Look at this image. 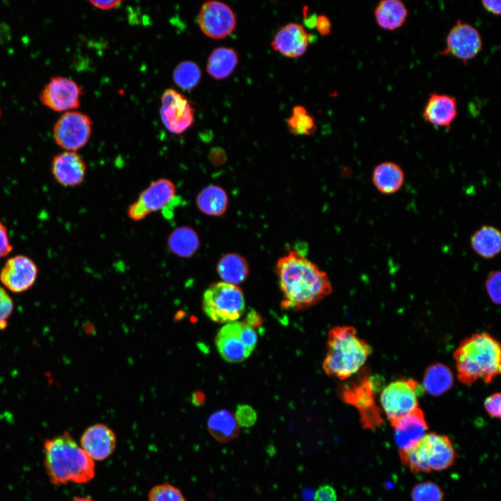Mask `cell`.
I'll use <instances>...</instances> for the list:
<instances>
[{"label": "cell", "instance_id": "obj_19", "mask_svg": "<svg viewBox=\"0 0 501 501\" xmlns=\"http://www.w3.org/2000/svg\"><path fill=\"white\" fill-rule=\"evenodd\" d=\"M390 425L394 429V438L398 451L413 447L429 429L424 414L419 407Z\"/></svg>", "mask_w": 501, "mask_h": 501}, {"label": "cell", "instance_id": "obj_13", "mask_svg": "<svg viewBox=\"0 0 501 501\" xmlns=\"http://www.w3.org/2000/svg\"><path fill=\"white\" fill-rule=\"evenodd\" d=\"M202 32L213 39H223L230 35L237 24L236 16L226 3L211 0L205 2L198 15Z\"/></svg>", "mask_w": 501, "mask_h": 501}, {"label": "cell", "instance_id": "obj_25", "mask_svg": "<svg viewBox=\"0 0 501 501\" xmlns=\"http://www.w3.org/2000/svg\"><path fill=\"white\" fill-rule=\"evenodd\" d=\"M473 250L486 260L496 257L501 250V233L495 227L484 225L477 229L470 237Z\"/></svg>", "mask_w": 501, "mask_h": 501}, {"label": "cell", "instance_id": "obj_3", "mask_svg": "<svg viewBox=\"0 0 501 501\" xmlns=\"http://www.w3.org/2000/svg\"><path fill=\"white\" fill-rule=\"evenodd\" d=\"M457 378L465 385L477 380L488 383L500 373V342L486 333L463 339L454 352Z\"/></svg>", "mask_w": 501, "mask_h": 501}, {"label": "cell", "instance_id": "obj_22", "mask_svg": "<svg viewBox=\"0 0 501 501\" xmlns=\"http://www.w3.org/2000/svg\"><path fill=\"white\" fill-rule=\"evenodd\" d=\"M372 180L380 193L390 195L401 189L405 181V174L397 163L383 161L374 168Z\"/></svg>", "mask_w": 501, "mask_h": 501}, {"label": "cell", "instance_id": "obj_24", "mask_svg": "<svg viewBox=\"0 0 501 501\" xmlns=\"http://www.w3.org/2000/svg\"><path fill=\"white\" fill-rule=\"evenodd\" d=\"M200 246V237L197 232L189 226H180L175 228L168 235L167 246L175 255L189 258L198 250Z\"/></svg>", "mask_w": 501, "mask_h": 501}, {"label": "cell", "instance_id": "obj_18", "mask_svg": "<svg viewBox=\"0 0 501 501\" xmlns=\"http://www.w3.org/2000/svg\"><path fill=\"white\" fill-rule=\"evenodd\" d=\"M51 173L58 183L63 186L81 185L86 175V166L76 152L63 151L56 154L51 162Z\"/></svg>", "mask_w": 501, "mask_h": 501}, {"label": "cell", "instance_id": "obj_12", "mask_svg": "<svg viewBox=\"0 0 501 501\" xmlns=\"http://www.w3.org/2000/svg\"><path fill=\"white\" fill-rule=\"evenodd\" d=\"M482 45L479 31L472 25L457 20L449 31L445 39V47L440 54L451 55L466 65L479 54Z\"/></svg>", "mask_w": 501, "mask_h": 501}, {"label": "cell", "instance_id": "obj_31", "mask_svg": "<svg viewBox=\"0 0 501 501\" xmlns=\"http://www.w3.org/2000/svg\"><path fill=\"white\" fill-rule=\"evenodd\" d=\"M286 124L289 132L296 136H311L317 128L315 118L301 105L292 108L291 115L286 119Z\"/></svg>", "mask_w": 501, "mask_h": 501}, {"label": "cell", "instance_id": "obj_34", "mask_svg": "<svg viewBox=\"0 0 501 501\" xmlns=\"http://www.w3.org/2000/svg\"><path fill=\"white\" fill-rule=\"evenodd\" d=\"M148 498V501H186L178 488L168 483L152 487Z\"/></svg>", "mask_w": 501, "mask_h": 501}, {"label": "cell", "instance_id": "obj_35", "mask_svg": "<svg viewBox=\"0 0 501 501\" xmlns=\"http://www.w3.org/2000/svg\"><path fill=\"white\" fill-rule=\"evenodd\" d=\"M500 285V271L497 270L490 272L485 281V288L491 300L497 305H500L501 300Z\"/></svg>", "mask_w": 501, "mask_h": 501}, {"label": "cell", "instance_id": "obj_45", "mask_svg": "<svg viewBox=\"0 0 501 501\" xmlns=\"http://www.w3.org/2000/svg\"><path fill=\"white\" fill-rule=\"evenodd\" d=\"M96 8L101 10H110L117 7L121 1H90Z\"/></svg>", "mask_w": 501, "mask_h": 501}, {"label": "cell", "instance_id": "obj_37", "mask_svg": "<svg viewBox=\"0 0 501 501\" xmlns=\"http://www.w3.org/2000/svg\"><path fill=\"white\" fill-rule=\"evenodd\" d=\"M234 418L237 424L241 427H250L257 420V413L251 406L240 404L237 406Z\"/></svg>", "mask_w": 501, "mask_h": 501}, {"label": "cell", "instance_id": "obj_40", "mask_svg": "<svg viewBox=\"0 0 501 501\" xmlns=\"http://www.w3.org/2000/svg\"><path fill=\"white\" fill-rule=\"evenodd\" d=\"M315 501H337L334 488L328 484L320 486L314 494Z\"/></svg>", "mask_w": 501, "mask_h": 501}, {"label": "cell", "instance_id": "obj_29", "mask_svg": "<svg viewBox=\"0 0 501 501\" xmlns=\"http://www.w3.org/2000/svg\"><path fill=\"white\" fill-rule=\"evenodd\" d=\"M216 271L223 282L237 285L248 277L249 267L244 257L237 253H227L218 261Z\"/></svg>", "mask_w": 501, "mask_h": 501}, {"label": "cell", "instance_id": "obj_15", "mask_svg": "<svg viewBox=\"0 0 501 501\" xmlns=\"http://www.w3.org/2000/svg\"><path fill=\"white\" fill-rule=\"evenodd\" d=\"M38 267L30 257L17 255L8 258L0 271V281L13 293L29 289L38 277Z\"/></svg>", "mask_w": 501, "mask_h": 501}, {"label": "cell", "instance_id": "obj_23", "mask_svg": "<svg viewBox=\"0 0 501 501\" xmlns=\"http://www.w3.org/2000/svg\"><path fill=\"white\" fill-rule=\"evenodd\" d=\"M374 15L377 25L385 30L395 31L406 22L408 10L400 0H382L374 8Z\"/></svg>", "mask_w": 501, "mask_h": 501}, {"label": "cell", "instance_id": "obj_47", "mask_svg": "<svg viewBox=\"0 0 501 501\" xmlns=\"http://www.w3.org/2000/svg\"><path fill=\"white\" fill-rule=\"evenodd\" d=\"M72 501H95L90 498L86 497V496H77L75 497L73 500Z\"/></svg>", "mask_w": 501, "mask_h": 501}, {"label": "cell", "instance_id": "obj_32", "mask_svg": "<svg viewBox=\"0 0 501 501\" xmlns=\"http://www.w3.org/2000/svg\"><path fill=\"white\" fill-rule=\"evenodd\" d=\"M201 74V70L196 63L186 61L177 65L173 71V78L180 88L190 90L199 84Z\"/></svg>", "mask_w": 501, "mask_h": 501}, {"label": "cell", "instance_id": "obj_14", "mask_svg": "<svg viewBox=\"0 0 501 501\" xmlns=\"http://www.w3.org/2000/svg\"><path fill=\"white\" fill-rule=\"evenodd\" d=\"M81 88L72 79L55 77L45 86L40 95L44 105L55 111H70L80 105Z\"/></svg>", "mask_w": 501, "mask_h": 501}, {"label": "cell", "instance_id": "obj_33", "mask_svg": "<svg viewBox=\"0 0 501 501\" xmlns=\"http://www.w3.org/2000/svg\"><path fill=\"white\" fill-rule=\"evenodd\" d=\"M411 498L413 501H444V493L437 484L427 481L413 486Z\"/></svg>", "mask_w": 501, "mask_h": 501}, {"label": "cell", "instance_id": "obj_1", "mask_svg": "<svg viewBox=\"0 0 501 501\" xmlns=\"http://www.w3.org/2000/svg\"><path fill=\"white\" fill-rule=\"evenodd\" d=\"M283 294V309L301 310L312 306L332 292L326 272L301 253L291 250L275 266Z\"/></svg>", "mask_w": 501, "mask_h": 501}, {"label": "cell", "instance_id": "obj_5", "mask_svg": "<svg viewBox=\"0 0 501 501\" xmlns=\"http://www.w3.org/2000/svg\"><path fill=\"white\" fill-rule=\"evenodd\" d=\"M398 454L401 463L414 474L446 470L456 458L451 439L435 432L426 434L413 447Z\"/></svg>", "mask_w": 501, "mask_h": 501}, {"label": "cell", "instance_id": "obj_36", "mask_svg": "<svg viewBox=\"0 0 501 501\" xmlns=\"http://www.w3.org/2000/svg\"><path fill=\"white\" fill-rule=\"evenodd\" d=\"M14 308V303L7 292L0 286V330L5 329Z\"/></svg>", "mask_w": 501, "mask_h": 501}, {"label": "cell", "instance_id": "obj_21", "mask_svg": "<svg viewBox=\"0 0 501 501\" xmlns=\"http://www.w3.org/2000/svg\"><path fill=\"white\" fill-rule=\"evenodd\" d=\"M238 321L223 326L218 332L215 342L221 356L229 363H239L250 354L241 340Z\"/></svg>", "mask_w": 501, "mask_h": 501}, {"label": "cell", "instance_id": "obj_4", "mask_svg": "<svg viewBox=\"0 0 501 501\" xmlns=\"http://www.w3.org/2000/svg\"><path fill=\"white\" fill-rule=\"evenodd\" d=\"M372 353V347L358 335L354 327L335 326L328 332L323 369L329 376L346 379L363 366Z\"/></svg>", "mask_w": 501, "mask_h": 501}, {"label": "cell", "instance_id": "obj_30", "mask_svg": "<svg viewBox=\"0 0 501 501\" xmlns=\"http://www.w3.org/2000/svg\"><path fill=\"white\" fill-rule=\"evenodd\" d=\"M454 377L450 369L441 363L429 365L423 376V390L429 395L439 396L453 385Z\"/></svg>", "mask_w": 501, "mask_h": 501}, {"label": "cell", "instance_id": "obj_38", "mask_svg": "<svg viewBox=\"0 0 501 501\" xmlns=\"http://www.w3.org/2000/svg\"><path fill=\"white\" fill-rule=\"evenodd\" d=\"M239 336L241 340L246 349L252 353L257 344V333L254 328L248 325L245 321L239 322Z\"/></svg>", "mask_w": 501, "mask_h": 501}, {"label": "cell", "instance_id": "obj_20", "mask_svg": "<svg viewBox=\"0 0 501 501\" xmlns=\"http://www.w3.org/2000/svg\"><path fill=\"white\" fill-rule=\"evenodd\" d=\"M457 116L458 104L455 97L436 92L429 94L422 113L425 121L443 128H450Z\"/></svg>", "mask_w": 501, "mask_h": 501}, {"label": "cell", "instance_id": "obj_8", "mask_svg": "<svg viewBox=\"0 0 501 501\" xmlns=\"http://www.w3.org/2000/svg\"><path fill=\"white\" fill-rule=\"evenodd\" d=\"M422 390L413 379L396 380L383 389L380 403L390 424L418 408V397Z\"/></svg>", "mask_w": 501, "mask_h": 501}, {"label": "cell", "instance_id": "obj_39", "mask_svg": "<svg viewBox=\"0 0 501 501\" xmlns=\"http://www.w3.org/2000/svg\"><path fill=\"white\" fill-rule=\"evenodd\" d=\"M501 395L499 392L488 397L484 401V408L492 418H500Z\"/></svg>", "mask_w": 501, "mask_h": 501}, {"label": "cell", "instance_id": "obj_28", "mask_svg": "<svg viewBox=\"0 0 501 501\" xmlns=\"http://www.w3.org/2000/svg\"><path fill=\"white\" fill-rule=\"evenodd\" d=\"M207 429L213 438L222 443L230 442L240 434V427L234 415L225 409L217 411L209 416Z\"/></svg>", "mask_w": 501, "mask_h": 501}, {"label": "cell", "instance_id": "obj_26", "mask_svg": "<svg viewBox=\"0 0 501 501\" xmlns=\"http://www.w3.org/2000/svg\"><path fill=\"white\" fill-rule=\"evenodd\" d=\"M196 204L202 213L209 216H221L228 209V196L222 187L209 184L198 193Z\"/></svg>", "mask_w": 501, "mask_h": 501}, {"label": "cell", "instance_id": "obj_7", "mask_svg": "<svg viewBox=\"0 0 501 501\" xmlns=\"http://www.w3.org/2000/svg\"><path fill=\"white\" fill-rule=\"evenodd\" d=\"M379 379L365 374L341 389L342 400L358 411L363 429L375 431L383 423L381 410L375 402L376 391L381 385L377 382Z\"/></svg>", "mask_w": 501, "mask_h": 501}, {"label": "cell", "instance_id": "obj_41", "mask_svg": "<svg viewBox=\"0 0 501 501\" xmlns=\"http://www.w3.org/2000/svg\"><path fill=\"white\" fill-rule=\"evenodd\" d=\"M12 250L8 230L0 220V258L7 256Z\"/></svg>", "mask_w": 501, "mask_h": 501}, {"label": "cell", "instance_id": "obj_17", "mask_svg": "<svg viewBox=\"0 0 501 501\" xmlns=\"http://www.w3.org/2000/svg\"><path fill=\"white\" fill-rule=\"evenodd\" d=\"M80 446L93 461H103L114 452L116 436L108 426L100 423L93 424L82 434Z\"/></svg>", "mask_w": 501, "mask_h": 501}, {"label": "cell", "instance_id": "obj_42", "mask_svg": "<svg viewBox=\"0 0 501 501\" xmlns=\"http://www.w3.org/2000/svg\"><path fill=\"white\" fill-rule=\"evenodd\" d=\"M315 26L318 32L322 35H329L332 29L329 18L324 14L317 15Z\"/></svg>", "mask_w": 501, "mask_h": 501}, {"label": "cell", "instance_id": "obj_9", "mask_svg": "<svg viewBox=\"0 0 501 501\" xmlns=\"http://www.w3.org/2000/svg\"><path fill=\"white\" fill-rule=\"evenodd\" d=\"M176 196V186L167 178H159L143 190L127 209L128 217L134 221L166 208Z\"/></svg>", "mask_w": 501, "mask_h": 501}, {"label": "cell", "instance_id": "obj_6", "mask_svg": "<svg viewBox=\"0 0 501 501\" xmlns=\"http://www.w3.org/2000/svg\"><path fill=\"white\" fill-rule=\"evenodd\" d=\"M202 308L207 316L215 322H234L244 312L243 292L234 285L223 281L212 283L204 292Z\"/></svg>", "mask_w": 501, "mask_h": 501}, {"label": "cell", "instance_id": "obj_46", "mask_svg": "<svg viewBox=\"0 0 501 501\" xmlns=\"http://www.w3.org/2000/svg\"><path fill=\"white\" fill-rule=\"evenodd\" d=\"M303 14L305 17V26L308 28H314L315 26L316 20L317 15L313 14L312 15H307V6L304 8L303 9Z\"/></svg>", "mask_w": 501, "mask_h": 501}, {"label": "cell", "instance_id": "obj_48", "mask_svg": "<svg viewBox=\"0 0 501 501\" xmlns=\"http://www.w3.org/2000/svg\"><path fill=\"white\" fill-rule=\"evenodd\" d=\"M0 113H1V111H0Z\"/></svg>", "mask_w": 501, "mask_h": 501}, {"label": "cell", "instance_id": "obj_16", "mask_svg": "<svg viewBox=\"0 0 501 501\" xmlns=\"http://www.w3.org/2000/svg\"><path fill=\"white\" fill-rule=\"evenodd\" d=\"M312 39V35L301 24L289 22L277 31L271 45L283 56L296 58L305 53Z\"/></svg>", "mask_w": 501, "mask_h": 501}, {"label": "cell", "instance_id": "obj_10", "mask_svg": "<svg viewBox=\"0 0 501 501\" xmlns=\"http://www.w3.org/2000/svg\"><path fill=\"white\" fill-rule=\"evenodd\" d=\"M92 125L90 117L83 113L74 111L65 112L54 127L55 141L65 151L75 152L88 143Z\"/></svg>", "mask_w": 501, "mask_h": 501}, {"label": "cell", "instance_id": "obj_2", "mask_svg": "<svg viewBox=\"0 0 501 501\" xmlns=\"http://www.w3.org/2000/svg\"><path fill=\"white\" fill-rule=\"evenodd\" d=\"M43 447L45 468L52 484H82L94 478V461L67 431L47 438Z\"/></svg>", "mask_w": 501, "mask_h": 501}, {"label": "cell", "instance_id": "obj_11", "mask_svg": "<svg viewBox=\"0 0 501 501\" xmlns=\"http://www.w3.org/2000/svg\"><path fill=\"white\" fill-rule=\"evenodd\" d=\"M161 118L172 134H181L193 123L195 110L190 101L173 88L166 89L161 96Z\"/></svg>", "mask_w": 501, "mask_h": 501}, {"label": "cell", "instance_id": "obj_44", "mask_svg": "<svg viewBox=\"0 0 501 501\" xmlns=\"http://www.w3.org/2000/svg\"><path fill=\"white\" fill-rule=\"evenodd\" d=\"M244 321L253 328L260 326L262 323V317L253 310L248 313Z\"/></svg>", "mask_w": 501, "mask_h": 501}, {"label": "cell", "instance_id": "obj_43", "mask_svg": "<svg viewBox=\"0 0 501 501\" xmlns=\"http://www.w3.org/2000/svg\"><path fill=\"white\" fill-rule=\"evenodd\" d=\"M482 4L486 11L493 15H499L501 13V1L500 0H483Z\"/></svg>", "mask_w": 501, "mask_h": 501}, {"label": "cell", "instance_id": "obj_27", "mask_svg": "<svg viewBox=\"0 0 501 501\" xmlns=\"http://www.w3.org/2000/svg\"><path fill=\"white\" fill-rule=\"evenodd\" d=\"M238 62V54L233 48L220 47L214 49L210 54L206 70L215 79H223L234 72Z\"/></svg>", "mask_w": 501, "mask_h": 501}]
</instances>
